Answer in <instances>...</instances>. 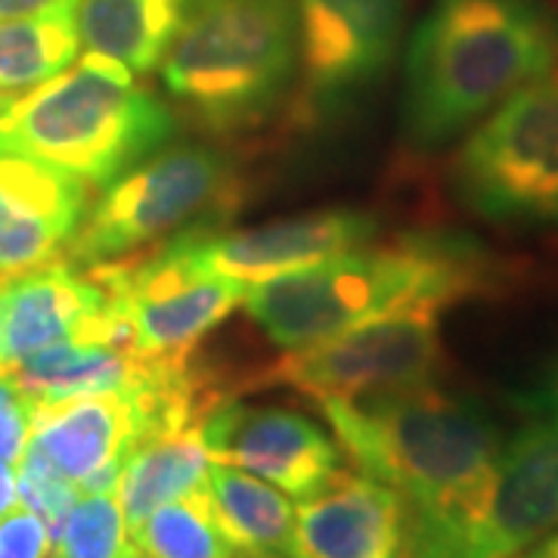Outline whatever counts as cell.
Returning <instances> with one entry per match:
<instances>
[{
    "mask_svg": "<svg viewBox=\"0 0 558 558\" xmlns=\"http://www.w3.org/2000/svg\"><path fill=\"white\" fill-rule=\"evenodd\" d=\"M558 62V20L539 0H435L407 50L400 131L438 149Z\"/></svg>",
    "mask_w": 558,
    "mask_h": 558,
    "instance_id": "cell-1",
    "label": "cell"
},
{
    "mask_svg": "<svg viewBox=\"0 0 558 558\" xmlns=\"http://www.w3.org/2000/svg\"><path fill=\"white\" fill-rule=\"evenodd\" d=\"M487 279L490 267L475 242L403 233L248 286L242 304L274 344L299 351L403 307L447 311L481 292Z\"/></svg>",
    "mask_w": 558,
    "mask_h": 558,
    "instance_id": "cell-2",
    "label": "cell"
},
{
    "mask_svg": "<svg viewBox=\"0 0 558 558\" xmlns=\"http://www.w3.org/2000/svg\"><path fill=\"white\" fill-rule=\"evenodd\" d=\"M317 403L360 472L403 497L407 534L465 512L506 440L484 407L435 385Z\"/></svg>",
    "mask_w": 558,
    "mask_h": 558,
    "instance_id": "cell-3",
    "label": "cell"
},
{
    "mask_svg": "<svg viewBox=\"0 0 558 558\" xmlns=\"http://www.w3.org/2000/svg\"><path fill=\"white\" fill-rule=\"evenodd\" d=\"M174 134V116L121 62L90 53L0 112V153L106 190Z\"/></svg>",
    "mask_w": 558,
    "mask_h": 558,
    "instance_id": "cell-4",
    "label": "cell"
},
{
    "mask_svg": "<svg viewBox=\"0 0 558 558\" xmlns=\"http://www.w3.org/2000/svg\"><path fill=\"white\" fill-rule=\"evenodd\" d=\"M295 60V0H190L161 78L199 128L240 134L277 109Z\"/></svg>",
    "mask_w": 558,
    "mask_h": 558,
    "instance_id": "cell-5",
    "label": "cell"
},
{
    "mask_svg": "<svg viewBox=\"0 0 558 558\" xmlns=\"http://www.w3.org/2000/svg\"><path fill=\"white\" fill-rule=\"evenodd\" d=\"M233 171L211 146H171L128 168L87 208L65 260L97 267L156 248L168 236L202 227L230 199Z\"/></svg>",
    "mask_w": 558,
    "mask_h": 558,
    "instance_id": "cell-6",
    "label": "cell"
},
{
    "mask_svg": "<svg viewBox=\"0 0 558 558\" xmlns=\"http://www.w3.org/2000/svg\"><path fill=\"white\" fill-rule=\"evenodd\" d=\"M453 190L494 223H558V84L521 87L472 131L453 161Z\"/></svg>",
    "mask_w": 558,
    "mask_h": 558,
    "instance_id": "cell-7",
    "label": "cell"
},
{
    "mask_svg": "<svg viewBox=\"0 0 558 558\" xmlns=\"http://www.w3.org/2000/svg\"><path fill=\"white\" fill-rule=\"evenodd\" d=\"M558 531V418H534L502 440L490 478L457 519L407 534L403 558H519Z\"/></svg>",
    "mask_w": 558,
    "mask_h": 558,
    "instance_id": "cell-8",
    "label": "cell"
},
{
    "mask_svg": "<svg viewBox=\"0 0 558 558\" xmlns=\"http://www.w3.org/2000/svg\"><path fill=\"white\" fill-rule=\"evenodd\" d=\"M84 270L109 292V311L143 360H186L248 292V286L220 277L196 255L190 230L161 248Z\"/></svg>",
    "mask_w": 558,
    "mask_h": 558,
    "instance_id": "cell-9",
    "label": "cell"
},
{
    "mask_svg": "<svg viewBox=\"0 0 558 558\" xmlns=\"http://www.w3.org/2000/svg\"><path fill=\"white\" fill-rule=\"evenodd\" d=\"M438 307H403L341 336L299 348L264 381H282L314 400H357L432 385L440 366Z\"/></svg>",
    "mask_w": 558,
    "mask_h": 558,
    "instance_id": "cell-10",
    "label": "cell"
},
{
    "mask_svg": "<svg viewBox=\"0 0 558 558\" xmlns=\"http://www.w3.org/2000/svg\"><path fill=\"white\" fill-rule=\"evenodd\" d=\"M202 438L211 462L245 469L299 502L336 478L344 457L314 418L270 403L220 398L202 418Z\"/></svg>",
    "mask_w": 558,
    "mask_h": 558,
    "instance_id": "cell-11",
    "label": "cell"
},
{
    "mask_svg": "<svg viewBox=\"0 0 558 558\" xmlns=\"http://www.w3.org/2000/svg\"><path fill=\"white\" fill-rule=\"evenodd\" d=\"M295 22L304 97L336 106L391 65L403 0H295Z\"/></svg>",
    "mask_w": 558,
    "mask_h": 558,
    "instance_id": "cell-12",
    "label": "cell"
},
{
    "mask_svg": "<svg viewBox=\"0 0 558 558\" xmlns=\"http://www.w3.org/2000/svg\"><path fill=\"white\" fill-rule=\"evenodd\" d=\"M69 339L128 344L109 292L90 270L50 260L0 286V373Z\"/></svg>",
    "mask_w": 558,
    "mask_h": 558,
    "instance_id": "cell-13",
    "label": "cell"
},
{
    "mask_svg": "<svg viewBox=\"0 0 558 558\" xmlns=\"http://www.w3.org/2000/svg\"><path fill=\"white\" fill-rule=\"evenodd\" d=\"M149 435L143 391H106L32 407L35 447L81 494L119 487L124 459Z\"/></svg>",
    "mask_w": 558,
    "mask_h": 558,
    "instance_id": "cell-14",
    "label": "cell"
},
{
    "mask_svg": "<svg viewBox=\"0 0 558 558\" xmlns=\"http://www.w3.org/2000/svg\"><path fill=\"white\" fill-rule=\"evenodd\" d=\"M376 236V220L354 208H323L311 215L279 218L236 233H211L205 227L190 230L193 248L211 270L242 286L311 267L319 260L357 248Z\"/></svg>",
    "mask_w": 558,
    "mask_h": 558,
    "instance_id": "cell-15",
    "label": "cell"
},
{
    "mask_svg": "<svg viewBox=\"0 0 558 558\" xmlns=\"http://www.w3.org/2000/svg\"><path fill=\"white\" fill-rule=\"evenodd\" d=\"M87 183L53 165L0 153V279L57 260L87 215Z\"/></svg>",
    "mask_w": 558,
    "mask_h": 558,
    "instance_id": "cell-16",
    "label": "cell"
},
{
    "mask_svg": "<svg viewBox=\"0 0 558 558\" xmlns=\"http://www.w3.org/2000/svg\"><path fill=\"white\" fill-rule=\"evenodd\" d=\"M407 506L395 487L344 472L295 506L286 558H403Z\"/></svg>",
    "mask_w": 558,
    "mask_h": 558,
    "instance_id": "cell-17",
    "label": "cell"
},
{
    "mask_svg": "<svg viewBox=\"0 0 558 558\" xmlns=\"http://www.w3.org/2000/svg\"><path fill=\"white\" fill-rule=\"evenodd\" d=\"M178 363L186 360H143L119 341L69 339L22 360L20 366L7 369V376L35 407L78 395H134L149 388Z\"/></svg>",
    "mask_w": 558,
    "mask_h": 558,
    "instance_id": "cell-18",
    "label": "cell"
},
{
    "mask_svg": "<svg viewBox=\"0 0 558 558\" xmlns=\"http://www.w3.org/2000/svg\"><path fill=\"white\" fill-rule=\"evenodd\" d=\"M208 447L202 422L143 438L124 459L119 475V499L128 534L149 519L159 506L196 490L208 478Z\"/></svg>",
    "mask_w": 558,
    "mask_h": 558,
    "instance_id": "cell-19",
    "label": "cell"
},
{
    "mask_svg": "<svg viewBox=\"0 0 558 558\" xmlns=\"http://www.w3.org/2000/svg\"><path fill=\"white\" fill-rule=\"evenodd\" d=\"M190 0H78V35L90 53L128 65L134 75L161 65L178 38Z\"/></svg>",
    "mask_w": 558,
    "mask_h": 558,
    "instance_id": "cell-20",
    "label": "cell"
},
{
    "mask_svg": "<svg viewBox=\"0 0 558 558\" xmlns=\"http://www.w3.org/2000/svg\"><path fill=\"white\" fill-rule=\"evenodd\" d=\"M205 484L223 534L242 556L286 558L295 531V506L289 494H282L270 481L223 462L208 465Z\"/></svg>",
    "mask_w": 558,
    "mask_h": 558,
    "instance_id": "cell-21",
    "label": "cell"
},
{
    "mask_svg": "<svg viewBox=\"0 0 558 558\" xmlns=\"http://www.w3.org/2000/svg\"><path fill=\"white\" fill-rule=\"evenodd\" d=\"M78 47L75 13L0 22V87L13 94L38 87L78 60Z\"/></svg>",
    "mask_w": 558,
    "mask_h": 558,
    "instance_id": "cell-22",
    "label": "cell"
},
{
    "mask_svg": "<svg viewBox=\"0 0 558 558\" xmlns=\"http://www.w3.org/2000/svg\"><path fill=\"white\" fill-rule=\"evenodd\" d=\"M131 539L146 558H245L223 534L208 484L159 506Z\"/></svg>",
    "mask_w": 558,
    "mask_h": 558,
    "instance_id": "cell-23",
    "label": "cell"
},
{
    "mask_svg": "<svg viewBox=\"0 0 558 558\" xmlns=\"http://www.w3.org/2000/svg\"><path fill=\"white\" fill-rule=\"evenodd\" d=\"M137 546L128 534L119 490H90L75 499L53 534V558H131Z\"/></svg>",
    "mask_w": 558,
    "mask_h": 558,
    "instance_id": "cell-24",
    "label": "cell"
},
{
    "mask_svg": "<svg viewBox=\"0 0 558 558\" xmlns=\"http://www.w3.org/2000/svg\"><path fill=\"white\" fill-rule=\"evenodd\" d=\"M16 472H20V506L40 515L47 521L50 534H57L62 519L69 515V509L81 497V490L69 478H62L60 472L28 444L16 462Z\"/></svg>",
    "mask_w": 558,
    "mask_h": 558,
    "instance_id": "cell-25",
    "label": "cell"
},
{
    "mask_svg": "<svg viewBox=\"0 0 558 558\" xmlns=\"http://www.w3.org/2000/svg\"><path fill=\"white\" fill-rule=\"evenodd\" d=\"M50 549L53 534L32 509L20 506L0 519V558H47Z\"/></svg>",
    "mask_w": 558,
    "mask_h": 558,
    "instance_id": "cell-26",
    "label": "cell"
},
{
    "mask_svg": "<svg viewBox=\"0 0 558 558\" xmlns=\"http://www.w3.org/2000/svg\"><path fill=\"white\" fill-rule=\"evenodd\" d=\"M32 435V403L25 398L0 407V462H20Z\"/></svg>",
    "mask_w": 558,
    "mask_h": 558,
    "instance_id": "cell-27",
    "label": "cell"
},
{
    "mask_svg": "<svg viewBox=\"0 0 558 558\" xmlns=\"http://www.w3.org/2000/svg\"><path fill=\"white\" fill-rule=\"evenodd\" d=\"M78 13V0H0V22Z\"/></svg>",
    "mask_w": 558,
    "mask_h": 558,
    "instance_id": "cell-28",
    "label": "cell"
},
{
    "mask_svg": "<svg viewBox=\"0 0 558 558\" xmlns=\"http://www.w3.org/2000/svg\"><path fill=\"white\" fill-rule=\"evenodd\" d=\"M20 502V472L16 462H0V519Z\"/></svg>",
    "mask_w": 558,
    "mask_h": 558,
    "instance_id": "cell-29",
    "label": "cell"
},
{
    "mask_svg": "<svg viewBox=\"0 0 558 558\" xmlns=\"http://www.w3.org/2000/svg\"><path fill=\"white\" fill-rule=\"evenodd\" d=\"M527 410H531V413H546V416L558 418V366L556 373H553V379H549V385H546V391L531 400Z\"/></svg>",
    "mask_w": 558,
    "mask_h": 558,
    "instance_id": "cell-30",
    "label": "cell"
},
{
    "mask_svg": "<svg viewBox=\"0 0 558 558\" xmlns=\"http://www.w3.org/2000/svg\"><path fill=\"white\" fill-rule=\"evenodd\" d=\"M519 558H558V531H553L546 539H539L537 546H531Z\"/></svg>",
    "mask_w": 558,
    "mask_h": 558,
    "instance_id": "cell-31",
    "label": "cell"
},
{
    "mask_svg": "<svg viewBox=\"0 0 558 558\" xmlns=\"http://www.w3.org/2000/svg\"><path fill=\"white\" fill-rule=\"evenodd\" d=\"M16 97H20V94H13V90H3V87H0V112H3L10 102L16 100Z\"/></svg>",
    "mask_w": 558,
    "mask_h": 558,
    "instance_id": "cell-32",
    "label": "cell"
},
{
    "mask_svg": "<svg viewBox=\"0 0 558 558\" xmlns=\"http://www.w3.org/2000/svg\"><path fill=\"white\" fill-rule=\"evenodd\" d=\"M245 558H279V556H245Z\"/></svg>",
    "mask_w": 558,
    "mask_h": 558,
    "instance_id": "cell-33",
    "label": "cell"
},
{
    "mask_svg": "<svg viewBox=\"0 0 558 558\" xmlns=\"http://www.w3.org/2000/svg\"><path fill=\"white\" fill-rule=\"evenodd\" d=\"M131 558H146V556H131Z\"/></svg>",
    "mask_w": 558,
    "mask_h": 558,
    "instance_id": "cell-34",
    "label": "cell"
},
{
    "mask_svg": "<svg viewBox=\"0 0 558 558\" xmlns=\"http://www.w3.org/2000/svg\"><path fill=\"white\" fill-rule=\"evenodd\" d=\"M3 282H7V279H0V286H3Z\"/></svg>",
    "mask_w": 558,
    "mask_h": 558,
    "instance_id": "cell-35",
    "label": "cell"
}]
</instances>
